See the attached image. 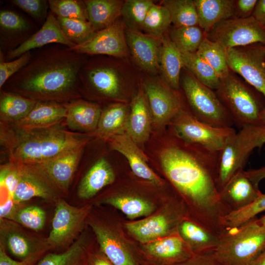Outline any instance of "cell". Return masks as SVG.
Masks as SVG:
<instances>
[{
	"mask_svg": "<svg viewBox=\"0 0 265 265\" xmlns=\"http://www.w3.org/2000/svg\"><path fill=\"white\" fill-rule=\"evenodd\" d=\"M169 36L182 53L196 52L205 37L202 29L198 26H174Z\"/></svg>",
	"mask_w": 265,
	"mask_h": 265,
	"instance_id": "cell-39",
	"label": "cell"
},
{
	"mask_svg": "<svg viewBox=\"0 0 265 265\" xmlns=\"http://www.w3.org/2000/svg\"><path fill=\"white\" fill-rule=\"evenodd\" d=\"M143 88L152 122L157 126L163 127L171 122L185 108L180 95L169 86L155 80H147L144 83Z\"/></svg>",
	"mask_w": 265,
	"mask_h": 265,
	"instance_id": "cell-14",
	"label": "cell"
},
{
	"mask_svg": "<svg viewBox=\"0 0 265 265\" xmlns=\"http://www.w3.org/2000/svg\"><path fill=\"white\" fill-rule=\"evenodd\" d=\"M257 0H238L236 1V8L240 17L246 18L251 16L257 2Z\"/></svg>",
	"mask_w": 265,
	"mask_h": 265,
	"instance_id": "cell-51",
	"label": "cell"
},
{
	"mask_svg": "<svg viewBox=\"0 0 265 265\" xmlns=\"http://www.w3.org/2000/svg\"><path fill=\"white\" fill-rule=\"evenodd\" d=\"M261 193L243 169L238 171L219 191L221 201L228 213L248 206Z\"/></svg>",
	"mask_w": 265,
	"mask_h": 265,
	"instance_id": "cell-18",
	"label": "cell"
},
{
	"mask_svg": "<svg viewBox=\"0 0 265 265\" xmlns=\"http://www.w3.org/2000/svg\"><path fill=\"white\" fill-rule=\"evenodd\" d=\"M245 173L252 183L259 187V183L265 178V166L245 171Z\"/></svg>",
	"mask_w": 265,
	"mask_h": 265,
	"instance_id": "cell-53",
	"label": "cell"
},
{
	"mask_svg": "<svg viewBox=\"0 0 265 265\" xmlns=\"http://www.w3.org/2000/svg\"><path fill=\"white\" fill-rule=\"evenodd\" d=\"M178 265H223L210 254L193 255L186 261Z\"/></svg>",
	"mask_w": 265,
	"mask_h": 265,
	"instance_id": "cell-50",
	"label": "cell"
},
{
	"mask_svg": "<svg viewBox=\"0 0 265 265\" xmlns=\"http://www.w3.org/2000/svg\"><path fill=\"white\" fill-rule=\"evenodd\" d=\"M262 49H263V50L264 51V53L265 54V46L262 45Z\"/></svg>",
	"mask_w": 265,
	"mask_h": 265,
	"instance_id": "cell-59",
	"label": "cell"
},
{
	"mask_svg": "<svg viewBox=\"0 0 265 265\" xmlns=\"http://www.w3.org/2000/svg\"><path fill=\"white\" fill-rule=\"evenodd\" d=\"M37 101L2 90L0 97V117L5 122L15 123L25 118Z\"/></svg>",
	"mask_w": 265,
	"mask_h": 265,
	"instance_id": "cell-34",
	"label": "cell"
},
{
	"mask_svg": "<svg viewBox=\"0 0 265 265\" xmlns=\"http://www.w3.org/2000/svg\"><path fill=\"white\" fill-rule=\"evenodd\" d=\"M25 228L11 220L0 219V245L19 261L35 265L52 248L47 238L34 235Z\"/></svg>",
	"mask_w": 265,
	"mask_h": 265,
	"instance_id": "cell-9",
	"label": "cell"
},
{
	"mask_svg": "<svg viewBox=\"0 0 265 265\" xmlns=\"http://www.w3.org/2000/svg\"><path fill=\"white\" fill-rule=\"evenodd\" d=\"M162 5L168 10L175 27L198 26L195 5L193 0H166Z\"/></svg>",
	"mask_w": 265,
	"mask_h": 265,
	"instance_id": "cell-36",
	"label": "cell"
},
{
	"mask_svg": "<svg viewBox=\"0 0 265 265\" xmlns=\"http://www.w3.org/2000/svg\"><path fill=\"white\" fill-rule=\"evenodd\" d=\"M31 51L25 53L18 58L9 61H0V88H1L6 81L18 72L29 61Z\"/></svg>",
	"mask_w": 265,
	"mask_h": 265,
	"instance_id": "cell-48",
	"label": "cell"
},
{
	"mask_svg": "<svg viewBox=\"0 0 265 265\" xmlns=\"http://www.w3.org/2000/svg\"><path fill=\"white\" fill-rule=\"evenodd\" d=\"M261 25L265 26V0H259L251 15Z\"/></svg>",
	"mask_w": 265,
	"mask_h": 265,
	"instance_id": "cell-54",
	"label": "cell"
},
{
	"mask_svg": "<svg viewBox=\"0 0 265 265\" xmlns=\"http://www.w3.org/2000/svg\"><path fill=\"white\" fill-rule=\"evenodd\" d=\"M50 10L56 16L88 21L84 0H49Z\"/></svg>",
	"mask_w": 265,
	"mask_h": 265,
	"instance_id": "cell-45",
	"label": "cell"
},
{
	"mask_svg": "<svg viewBox=\"0 0 265 265\" xmlns=\"http://www.w3.org/2000/svg\"><path fill=\"white\" fill-rule=\"evenodd\" d=\"M114 171L104 158L97 161L82 179L78 189V195L82 199L94 196L103 188L115 180Z\"/></svg>",
	"mask_w": 265,
	"mask_h": 265,
	"instance_id": "cell-28",
	"label": "cell"
},
{
	"mask_svg": "<svg viewBox=\"0 0 265 265\" xmlns=\"http://www.w3.org/2000/svg\"><path fill=\"white\" fill-rule=\"evenodd\" d=\"M154 3L151 0H126L121 9L124 24L132 30L143 32V25L147 14Z\"/></svg>",
	"mask_w": 265,
	"mask_h": 265,
	"instance_id": "cell-40",
	"label": "cell"
},
{
	"mask_svg": "<svg viewBox=\"0 0 265 265\" xmlns=\"http://www.w3.org/2000/svg\"><path fill=\"white\" fill-rule=\"evenodd\" d=\"M103 203L109 205L120 210L128 218L131 219L148 215L155 209L151 203L134 196H111L103 200Z\"/></svg>",
	"mask_w": 265,
	"mask_h": 265,
	"instance_id": "cell-37",
	"label": "cell"
},
{
	"mask_svg": "<svg viewBox=\"0 0 265 265\" xmlns=\"http://www.w3.org/2000/svg\"><path fill=\"white\" fill-rule=\"evenodd\" d=\"M88 59L79 73V88L90 89L107 99L120 97L122 90V76L113 60L105 55Z\"/></svg>",
	"mask_w": 265,
	"mask_h": 265,
	"instance_id": "cell-8",
	"label": "cell"
},
{
	"mask_svg": "<svg viewBox=\"0 0 265 265\" xmlns=\"http://www.w3.org/2000/svg\"><path fill=\"white\" fill-rule=\"evenodd\" d=\"M260 46L226 50L229 69L240 75L265 99V54Z\"/></svg>",
	"mask_w": 265,
	"mask_h": 265,
	"instance_id": "cell-12",
	"label": "cell"
},
{
	"mask_svg": "<svg viewBox=\"0 0 265 265\" xmlns=\"http://www.w3.org/2000/svg\"><path fill=\"white\" fill-rule=\"evenodd\" d=\"M11 148L13 163L36 165L80 146L88 139L57 125L41 129L19 130Z\"/></svg>",
	"mask_w": 265,
	"mask_h": 265,
	"instance_id": "cell-3",
	"label": "cell"
},
{
	"mask_svg": "<svg viewBox=\"0 0 265 265\" xmlns=\"http://www.w3.org/2000/svg\"><path fill=\"white\" fill-rule=\"evenodd\" d=\"M56 18L65 36L76 46L85 42L96 32L89 21L59 17Z\"/></svg>",
	"mask_w": 265,
	"mask_h": 265,
	"instance_id": "cell-43",
	"label": "cell"
},
{
	"mask_svg": "<svg viewBox=\"0 0 265 265\" xmlns=\"http://www.w3.org/2000/svg\"><path fill=\"white\" fill-rule=\"evenodd\" d=\"M19 179L14 194L16 204L33 197H40L56 202L59 198L54 186L48 177L37 167L33 169L24 164H17Z\"/></svg>",
	"mask_w": 265,
	"mask_h": 265,
	"instance_id": "cell-15",
	"label": "cell"
},
{
	"mask_svg": "<svg viewBox=\"0 0 265 265\" xmlns=\"http://www.w3.org/2000/svg\"><path fill=\"white\" fill-rule=\"evenodd\" d=\"M238 140L247 154L265 144V124L244 127L237 132Z\"/></svg>",
	"mask_w": 265,
	"mask_h": 265,
	"instance_id": "cell-46",
	"label": "cell"
},
{
	"mask_svg": "<svg viewBox=\"0 0 265 265\" xmlns=\"http://www.w3.org/2000/svg\"><path fill=\"white\" fill-rule=\"evenodd\" d=\"M0 32L16 33L25 32L30 28L29 23L22 17L10 10L0 12Z\"/></svg>",
	"mask_w": 265,
	"mask_h": 265,
	"instance_id": "cell-47",
	"label": "cell"
},
{
	"mask_svg": "<svg viewBox=\"0 0 265 265\" xmlns=\"http://www.w3.org/2000/svg\"><path fill=\"white\" fill-rule=\"evenodd\" d=\"M52 44H59L70 48L76 46L65 36L56 17L50 10L41 28L18 46L8 51L5 56V61H11L26 52Z\"/></svg>",
	"mask_w": 265,
	"mask_h": 265,
	"instance_id": "cell-16",
	"label": "cell"
},
{
	"mask_svg": "<svg viewBox=\"0 0 265 265\" xmlns=\"http://www.w3.org/2000/svg\"><path fill=\"white\" fill-rule=\"evenodd\" d=\"M152 118L149 104L143 89L140 88L133 96L126 133L138 146L148 139Z\"/></svg>",
	"mask_w": 265,
	"mask_h": 265,
	"instance_id": "cell-23",
	"label": "cell"
},
{
	"mask_svg": "<svg viewBox=\"0 0 265 265\" xmlns=\"http://www.w3.org/2000/svg\"><path fill=\"white\" fill-rule=\"evenodd\" d=\"M88 21L95 31L114 23L121 15L124 1L120 0H85Z\"/></svg>",
	"mask_w": 265,
	"mask_h": 265,
	"instance_id": "cell-32",
	"label": "cell"
},
{
	"mask_svg": "<svg viewBox=\"0 0 265 265\" xmlns=\"http://www.w3.org/2000/svg\"><path fill=\"white\" fill-rule=\"evenodd\" d=\"M177 135L178 142L160 152L162 170L187 202L193 219L220 235L224 232L222 219L228 212L217 186L219 152L187 143Z\"/></svg>",
	"mask_w": 265,
	"mask_h": 265,
	"instance_id": "cell-1",
	"label": "cell"
},
{
	"mask_svg": "<svg viewBox=\"0 0 265 265\" xmlns=\"http://www.w3.org/2000/svg\"><path fill=\"white\" fill-rule=\"evenodd\" d=\"M179 136L187 143L219 152L237 132L233 127H215L197 119L185 108L171 122Z\"/></svg>",
	"mask_w": 265,
	"mask_h": 265,
	"instance_id": "cell-7",
	"label": "cell"
},
{
	"mask_svg": "<svg viewBox=\"0 0 265 265\" xmlns=\"http://www.w3.org/2000/svg\"><path fill=\"white\" fill-rule=\"evenodd\" d=\"M183 67L182 53L165 34L161 38L159 55V70L168 86L177 91L180 76Z\"/></svg>",
	"mask_w": 265,
	"mask_h": 265,
	"instance_id": "cell-31",
	"label": "cell"
},
{
	"mask_svg": "<svg viewBox=\"0 0 265 265\" xmlns=\"http://www.w3.org/2000/svg\"><path fill=\"white\" fill-rule=\"evenodd\" d=\"M0 265H32L28 263L17 261L11 258L5 249L0 245Z\"/></svg>",
	"mask_w": 265,
	"mask_h": 265,
	"instance_id": "cell-55",
	"label": "cell"
},
{
	"mask_svg": "<svg viewBox=\"0 0 265 265\" xmlns=\"http://www.w3.org/2000/svg\"><path fill=\"white\" fill-rule=\"evenodd\" d=\"M183 67L201 83L212 89L217 90L221 79L214 69L197 53H182Z\"/></svg>",
	"mask_w": 265,
	"mask_h": 265,
	"instance_id": "cell-35",
	"label": "cell"
},
{
	"mask_svg": "<svg viewBox=\"0 0 265 265\" xmlns=\"http://www.w3.org/2000/svg\"><path fill=\"white\" fill-rule=\"evenodd\" d=\"M106 141L113 150L126 158L136 176L156 185L162 184L160 178L148 165L146 156L126 132L113 136Z\"/></svg>",
	"mask_w": 265,
	"mask_h": 265,
	"instance_id": "cell-21",
	"label": "cell"
},
{
	"mask_svg": "<svg viewBox=\"0 0 265 265\" xmlns=\"http://www.w3.org/2000/svg\"><path fill=\"white\" fill-rule=\"evenodd\" d=\"M34 51L29 62L3 86L9 87L8 92L63 104L79 99V73L89 55L59 44Z\"/></svg>",
	"mask_w": 265,
	"mask_h": 265,
	"instance_id": "cell-2",
	"label": "cell"
},
{
	"mask_svg": "<svg viewBox=\"0 0 265 265\" xmlns=\"http://www.w3.org/2000/svg\"><path fill=\"white\" fill-rule=\"evenodd\" d=\"M86 265H113V264L100 250V252L98 253H89Z\"/></svg>",
	"mask_w": 265,
	"mask_h": 265,
	"instance_id": "cell-52",
	"label": "cell"
},
{
	"mask_svg": "<svg viewBox=\"0 0 265 265\" xmlns=\"http://www.w3.org/2000/svg\"><path fill=\"white\" fill-rule=\"evenodd\" d=\"M216 94L231 115L234 125L240 129L258 125L262 108L251 90L230 73L221 79Z\"/></svg>",
	"mask_w": 265,
	"mask_h": 265,
	"instance_id": "cell-6",
	"label": "cell"
},
{
	"mask_svg": "<svg viewBox=\"0 0 265 265\" xmlns=\"http://www.w3.org/2000/svg\"><path fill=\"white\" fill-rule=\"evenodd\" d=\"M265 210V194L261 195L251 204L237 211L228 213L222 219V225L225 232L235 229Z\"/></svg>",
	"mask_w": 265,
	"mask_h": 265,
	"instance_id": "cell-42",
	"label": "cell"
},
{
	"mask_svg": "<svg viewBox=\"0 0 265 265\" xmlns=\"http://www.w3.org/2000/svg\"><path fill=\"white\" fill-rule=\"evenodd\" d=\"M250 265H265V249Z\"/></svg>",
	"mask_w": 265,
	"mask_h": 265,
	"instance_id": "cell-56",
	"label": "cell"
},
{
	"mask_svg": "<svg viewBox=\"0 0 265 265\" xmlns=\"http://www.w3.org/2000/svg\"><path fill=\"white\" fill-rule=\"evenodd\" d=\"M196 53L214 69L220 79L229 74L226 50L218 43L205 37Z\"/></svg>",
	"mask_w": 265,
	"mask_h": 265,
	"instance_id": "cell-38",
	"label": "cell"
},
{
	"mask_svg": "<svg viewBox=\"0 0 265 265\" xmlns=\"http://www.w3.org/2000/svg\"><path fill=\"white\" fill-rule=\"evenodd\" d=\"M25 228L34 231L41 230L46 220V213L36 206L22 207L20 205L9 219Z\"/></svg>",
	"mask_w": 265,
	"mask_h": 265,
	"instance_id": "cell-44",
	"label": "cell"
},
{
	"mask_svg": "<svg viewBox=\"0 0 265 265\" xmlns=\"http://www.w3.org/2000/svg\"><path fill=\"white\" fill-rule=\"evenodd\" d=\"M125 26L118 20L109 26L96 31L82 44L71 49L88 55L121 57L128 53Z\"/></svg>",
	"mask_w": 265,
	"mask_h": 265,
	"instance_id": "cell-13",
	"label": "cell"
},
{
	"mask_svg": "<svg viewBox=\"0 0 265 265\" xmlns=\"http://www.w3.org/2000/svg\"><path fill=\"white\" fill-rule=\"evenodd\" d=\"M65 104L53 102L37 101L29 113L23 119L14 123L19 130H32L52 127L65 119Z\"/></svg>",
	"mask_w": 265,
	"mask_h": 265,
	"instance_id": "cell-25",
	"label": "cell"
},
{
	"mask_svg": "<svg viewBox=\"0 0 265 265\" xmlns=\"http://www.w3.org/2000/svg\"><path fill=\"white\" fill-rule=\"evenodd\" d=\"M171 23L169 13L162 5L155 3L150 8L145 18L143 32L160 39L165 34Z\"/></svg>",
	"mask_w": 265,
	"mask_h": 265,
	"instance_id": "cell-41",
	"label": "cell"
},
{
	"mask_svg": "<svg viewBox=\"0 0 265 265\" xmlns=\"http://www.w3.org/2000/svg\"><path fill=\"white\" fill-rule=\"evenodd\" d=\"M84 145L67 151L41 163L32 165L39 168L56 187L64 192L69 186Z\"/></svg>",
	"mask_w": 265,
	"mask_h": 265,
	"instance_id": "cell-20",
	"label": "cell"
},
{
	"mask_svg": "<svg viewBox=\"0 0 265 265\" xmlns=\"http://www.w3.org/2000/svg\"><path fill=\"white\" fill-rule=\"evenodd\" d=\"M101 251L113 265H138L137 261L112 230L101 222L87 218Z\"/></svg>",
	"mask_w": 265,
	"mask_h": 265,
	"instance_id": "cell-22",
	"label": "cell"
},
{
	"mask_svg": "<svg viewBox=\"0 0 265 265\" xmlns=\"http://www.w3.org/2000/svg\"><path fill=\"white\" fill-rule=\"evenodd\" d=\"M206 37L226 50L257 43L265 46V26L252 16L231 18L217 24Z\"/></svg>",
	"mask_w": 265,
	"mask_h": 265,
	"instance_id": "cell-11",
	"label": "cell"
},
{
	"mask_svg": "<svg viewBox=\"0 0 265 265\" xmlns=\"http://www.w3.org/2000/svg\"><path fill=\"white\" fill-rule=\"evenodd\" d=\"M125 33L128 48L136 63L146 72L156 74L159 70L161 39L128 28Z\"/></svg>",
	"mask_w": 265,
	"mask_h": 265,
	"instance_id": "cell-17",
	"label": "cell"
},
{
	"mask_svg": "<svg viewBox=\"0 0 265 265\" xmlns=\"http://www.w3.org/2000/svg\"><path fill=\"white\" fill-rule=\"evenodd\" d=\"M182 86L191 113L199 120L218 128L232 127L233 120L216 93L191 73L182 77Z\"/></svg>",
	"mask_w": 265,
	"mask_h": 265,
	"instance_id": "cell-5",
	"label": "cell"
},
{
	"mask_svg": "<svg viewBox=\"0 0 265 265\" xmlns=\"http://www.w3.org/2000/svg\"><path fill=\"white\" fill-rule=\"evenodd\" d=\"M68 127L74 131L94 132L98 126L102 110L94 103L78 99L65 104Z\"/></svg>",
	"mask_w": 265,
	"mask_h": 265,
	"instance_id": "cell-26",
	"label": "cell"
},
{
	"mask_svg": "<svg viewBox=\"0 0 265 265\" xmlns=\"http://www.w3.org/2000/svg\"><path fill=\"white\" fill-rule=\"evenodd\" d=\"M178 228L179 235L194 255L210 254L215 250L220 235L193 219L184 218Z\"/></svg>",
	"mask_w": 265,
	"mask_h": 265,
	"instance_id": "cell-24",
	"label": "cell"
},
{
	"mask_svg": "<svg viewBox=\"0 0 265 265\" xmlns=\"http://www.w3.org/2000/svg\"><path fill=\"white\" fill-rule=\"evenodd\" d=\"M130 107L126 104L115 103L102 110L97 128L96 136L106 140L109 138L126 132Z\"/></svg>",
	"mask_w": 265,
	"mask_h": 265,
	"instance_id": "cell-29",
	"label": "cell"
},
{
	"mask_svg": "<svg viewBox=\"0 0 265 265\" xmlns=\"http://www.w3.org/2000/svg\"><path fill=\"white\" fill-rule=\"evenodd\" d=\"M259 124H265V108L260 112L259 118Z\"/></svg>",
	"mask_w": 265,
	"mask_h": 265,
	"instance_id": "cell-57",
	"label": "cell"
},
{
	"mask_svg": "<svg viewBox=\"0 0 265 265\" xmlns=\"http://www.w3.org/2000/svg\"><path fill=\"white\" fill-rule=\"evenodd\" d=\"M89 254L86 236L83 232L65 251L48 253L35 265H86Z\"/></svg>",
	"mask_w": 265,
	"mask_h": 265,
	"instance_id": "cell-33",
	"label": "cell"
},
{
	"mask_svg": "<svg viewBox=\"0 0 265 265\" xmlns=\"http://www.w3.org/2000/svg\"><path fill=\"white\" fill-rule=\"evenodd\" d=\"M12 3L38 21H42L46 14L47 1L42 0H12Z\"/></svg>",
	"mask_w": 265,
	"mask_h": 265,
	"instance_id": "cell-49",
	"label": "cell"
},
{
	"mask_svg": "<svg viewBox=\"0 0 265 265\" xmlns=\"http://www.w3.org/2000/svg\"><path fill=\"white\" fill-rule=\"evenodd\" d=\"M173 219L163 214H159L127 223L125 227L136 239L146 243L168 234L173 229Z\"/></svg>",
	"mask_w": 265,
	"mask_h": 265,
	"instance_id": "cell-30",
	"label": "cell"
},
{
	"mask_svg": "<svg viewBox=\"0 0 265 265\" xmlns=\"http://www.w3.org/2000/svg\"><path fill=\"white\" fill-rule=\"evenodd\" d=\"M52 229L47 239L52 249L71 245L83 232L91 207L72 206L63 199L56 202Z\"/></svg>",
	"mask_w": 265,
	"mask_h": 265,
	"instance_id": "cell-10",
	"label": "cell"
},
{
	"mask_svg": "<svg viewBox=\"0 0 265 265\" xmlns=\"http://www.w3.org/2000/svg\"><path fill=\"white\" fill-rule=\"evenodd\" d=\"M233 0H194L198 26L207 33L217 24L231 18L235 13Z\"/></svg>",
	"mask_w": 265,
	"mask_h": 265,
	"instance_id": "cell-27",
	"label": "cell"
},
{
	"mask_svg": "<svg viewBox=\"0 0 265 265\" xmlns=\"http://www.w3.org/2000/svg\"><path fill=\"white\" fill-rule=\"evenodd\" d=\"M265 249V226L254 218L220 235L211 254L223 265H250Z\"/></svg>",
	"mask_w": 265,
	"mask_h": 265,
	"instance_id": "cell-4",
	"label": "cell"
},
{
	"mask_svg": "<svg viewBox=\"0 0 265 265\" xmlns=\"http://www.w3.org/2000/svg\"><path fill=\"white\" fill-rule=\"evenodd\" d=\"M258 221L261 225L265 226V215L260 219H258Z\"/></svg>",
	"mask_w": 265,
	"mask_h": 265,
	"instance_id": "cell-58",
	"label": "cell"
},
{
	"mask_svg": "<svg viewBox=\"0 0 265 265\" xmlns=\"http://www.w3.org/2000/svg\"><path fill=\"white\" fill-rule=\"evenodd\" d=\"M147 258L161 265H178L194 255L179 235L173 234L146 243L143 247Z\"/></svg>",
	"mask_w": 265,
	"mask_h": 265,
	"instance_id": "cell-19",
	"label": "cell"
}]
</instances>
